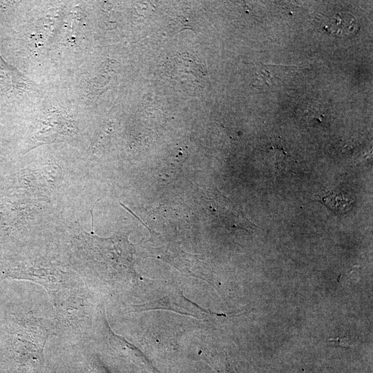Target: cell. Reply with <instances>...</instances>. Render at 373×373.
<instances>
[{
	"label": "cell",
	"mask_w": 373,
	"mask_h": 373,
	"mask_svg": "<svg viewBox=\"0 0 373 373\" xmlns=\"http://www.w3.org/2000/svg\"><path fill=\"white\" fill-rule=\"evenodd\" d=\"M40 124L35 135L38 145L59 140V137L62 140L64 137L70 135L72 132L70 122L59 115L48 117Z\"/></svg>",
	"instance_id": "3957f363"
},
{
	"label": "cell",
	"mask_w": 373,
	"mask_h": 373,
	"mask_svg": "<svg viewBox=\"0 0 373 373\" xmlns=\"http://www.w3.org/2000/svg\"><path fill=\"white\" fill-rule=\"evenodd\" d=\"M321 24V29L326 33L339 38L352 36L359 29L357 19L347 12H336L324 16Z\"/></svg>",
	"instance_id": "6da1fadb"
},
{
	"label": "cell",
	"mask_w": 373,
	"mask_h": 373,
	"mask_svg": "<svg viewBox=\"0 0 373 373\" xmlns=\"http://www.w3.org/2000/svg\"><path fill=\"white\" fill-rule=\"evenodd\" d=\"M35 84L16 68L7 63L0 55V91L4 93H21L35 90Z\"/></svg>",
	"instance_id": "7a4b0ae2"
},
{
	"label": "cell",
	"mask_w": 373,
	"mask_h": 373,
	"mask_svg": "<svg viewBox=\"0 0 373 373\" xmlns=\"http://www.w3.org/2000/svg\"><path fill=\"white\" fill-rule=\"evenodd\" d=\"M329 342L331 344H336L337 345H341V346H350V341L347 337L344 336L341 338H331L329 340Z\"/></svg>",
	"instance_id": "5b68a950"
},
{
	"label": "cell",
	"mask_w": 373,
	"mask_h": 373,
	"mask_svg": "<svg viewBox=\"0 0 373 373\" xmlns=\"http://www.w3.org/2000/svg\"><path fill=\"white\" fill-rule=\"evenodd\" d=\"M318 198L322 203L338 213L348 211L353 204V200L343 191H329Z\"/></svg>",
	"instance_id": "277c9868"
}]
</instances>
